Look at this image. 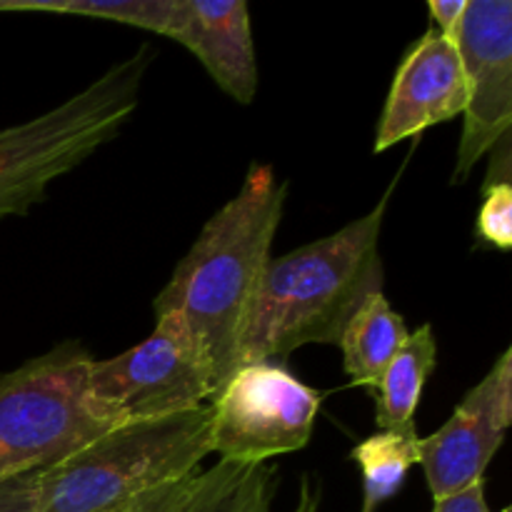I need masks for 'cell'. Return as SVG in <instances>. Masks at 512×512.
Listing matches in <instances>:
<instances>
[{
  "mask_svg": "<svg viewBox=\"0 0 512 512\" xmlns=\"http://www.w3.org/2000/svg\"><path fill=\"white\" fill-rule=\"evenodd\" d=\"M285 198L288 183L273 165H250L238 193L203 225L153 303L155 315L178 313L185 320L208 360L215 393L238 368Z\"/></svg>",
  "mask_w": 512,
  "mask_h": 512,
  "instance_id": "obj_1",
  "label": "cell"
},
{
  "mask_svg": "<svg viewBox=\"0 0 512 512\" xmlns=\"http://www.w3.org/2000/svg\"><path fill=\"white\" fill-rule=\"evenodd\" d=\"M390 195L393 185L363 218L270 260L238 365L278 363L305 345H338L358 305L383 290L380 230Z\"/></svg>",
  "mask_w": 512,
  "mask_h": 512,
  "instance_id": "obj_2",
  "label": "cell"
},
{
  "mask_svg": "<svg viewBox=\"0 0 512 512\" xmlns=\"http://www.w3.org/2000/svg\"><path fill=\"white\" fill-rule=\"evenodd\" d=\"M210 405L108 430L40 480L38 512H123L143 495L200 473Z\"/></svg>",
  "mask_w": 512,
  "mask_h": 512,
  "instance_id": "obj_3",
  "label": "cell"
},
{
  "mask_svg": "<svg viewBox=\"0 0 512 512\" xmlns=\"http://www.w3.org/2000/svg\"><path fill=\"white\" fill-rule=\"evenodd\" d=\"M153 58L143 45L48 113L0 128V218L28 215L53 180L118 138L138 110Z\"/></svg>",
  "mask_w": 512,
  "mask_h": 512,
  "instance_id": "obj_4",
  "label": "cell"
},
{
  "mask_svg": "<svg viewBox=\"0 0 512 512\" xmlns=\"http://www.w3.org/2000/svg\"><path fill=\"white\" fill-rule=\"evenodd\" d=\"M90 353L75 340L0 375V483L48 470L118 420L88 388Z\"/></svg>",
  "mask_w": 512,
  "mask_h": 512,
  "instance_id": "obj_5",
  "label": "cell"
},
{
  "mask_svg": "<svg viewBox=\"0 0 512 512\" xmlns=\"http://www.w3.org/2000/svg\"><path fill=\"white\" fill-rule=\"evenodd\" d=\"M88 388L125 425L203 408L213 400L215 380L185 320L158 313L143 343L115 358L90 360Z\"/></svg>",
  "mask_w": 512,
  "mask_h": 512,
  "instance_id": "obj_6",
  "label": "cell"
},
{
  "mask_svg": "<svg viewBox=\"0 0 512 512\" xmlns=\"http://www.w3.org/2000/svg\"><path fill=\"white\" fill-rule=\"evenodd\" d=\"M323 393L270 360L230 373L210 400V453L225 463L263 465L310 443Z\"/></svg>",
  "mask_w": 512,
  "mask_h": 512,
  "instance_id": "obj_7",
  "label": "cell"
},
{
  "mask_svg": "<svg viewBox=\"0 0 512 512\" xmlns=\"http://www.w3.org/2000/svg\"><path fill=\"white\" fill-rule=\"evenodd\" d=\"M468 88L458 160L450 183L463 185L475 165L510 135L512 3L468 0L453 33Z\"/></svg>",
  "mask_w": 512,
  "mask_h": 512,
  "instance_id": "obj_8",
  "label": "cell"
},
{
  "mask_svg": "<svg viewBox=\"0 0 512 512\" xmlns=\"http://www.w3.org/2000/svg\"><path fill=\"white\" fill-rule=\"evenodd\" d=\"M512 423V348L505 350L475 388L465 393L448 423L420 438L418 465L430 495L443 500L475 483L498 455Z\"/></svg>",
  "mask_w": 512,
  "mask_h": 512,
  "instance_id": "obj_9",
  "label": "cell"
},
{
  "mask_svg": "<svg viewBox=\"0 0 512 512\" xmlns=\"http://www.w3.org/2000/svg\"><path fill=\"white\" fill-rule=\"evenodd\" d=\"M465 103L468 88L458 48L453 38L430 28L400 60L375 130L373 150L383 153L458 118L465 113Z\"/></svg>",
  "mask_w": 512,
  "mask_h": 512,
  "instance_id": "obj_10",
  "label": "cell"
},
{
  "mask_svg": "<svg viewBox=\"0 0 512 512\" xmlns=\"http://www.w3.org/2000/svg\"><path fill=\"white\" fill-rule=\"evenodd\" d=\"M170 38L203 63L223 93L250 105L258 93L250 10L245 0H178Z\"/></svg>",
  "mask_w": 512,
  "mask_h": 512,
  "instance_id": "obj_11",
  "label": "cell"
},
{
  "mask_svg": "<svg viewBox=\"0 0 512 512\" xmlns=\"http://www.w3.org/2000/svg\"><path fill=\"white\" fill-rule=\"evenodd\" d=\"M435 365H438V340L433 325L425 323L408 335L400 353L390 360L375 383V423L380 430L418 435L415 413Z\"/></svg>",
  "mask_w": 512,
  "mask_h": 512,
  "instance_id": "obj_12",
  "label": "cell"
},
{
  "mask_svg": "<svg viewBox=\"0 0 512 512\" xmlns=\"http://www.w3.org/2000/svg\"><path fill=\"white\" fill-rule=\"evenodd\" d=\"M408 335L403 315L395 313L383 290L370 293L350 315L338 340L343 350V370L350 383L373 390Z\"/></svg>",
  "mask_w": 512,
  "mask_h": 512,
  "instance_id": "obj_13",
  "label": "cell"
},
{
  "mask_svg": "<svg viewBox=\"0 0 512 512\" xmlns=\"http://www.w3.org/2000/svg\"><path fill=\"white\" fill-rule=\"evenodd\" d=\"M278 468L270 463L238 465L218 460L200 470L178 512H273Z\"/></svg>",
  "mask_w": 512,
  "mask_h": 512,
  "instance_id": "obj_14",
  "label": "cell"
},
{
  "mask_svg": "<svg viewBox=\"0 0 512 512\" xmlns=\"http://www.w3.org/2000/svg\"><path fill=\"white\" fill-rule=\"evenodd\" d=\"M0 13L80 15L170 38L178 18V0H0Z\"/></svg>",
  "mask_w": 512,
  "mask_h": 512,
  "instance_id": "obj_15",
  "label": "cell"
},
{
  "mask_svg": "<svg viewBox=\"0 0 512 512\" xmlns=\"http://www.w3.org/2000/svg\"><path fill=\"white\" fill-rule=\"evenodd\" d=\"M420 435L380 430L353 448L350 458L363 473V512H378L383 503L400 493L408 470L418 465Z\"/></svg>",
  "mask_w": 512,
  "mask_h": 512,
  "instance_id": "obj_16",
  "label": "cell"
},
{
  "mask_svg": "<svg viewBox=\"0 0 512 512\" xmlns=\"http://www.w3.org/2000/svg\"><path fill=\"white\" fill-rule=\"evenodd\" d=\"M480 240L495 250H510L512 245V188L498 183L485 188V200L478 213Z\"/></svg>",
  "mask_w": 512,
  "mask_h": 512,
  "instance_id": "obj_17",
  "label": "cell"
},
{
  "mask_svg": "<svg viewBox=\"0 0 512 512\" xmlns=\"http://www.w3.org/2000/svg\"><path fill=\"white\" fill-rule=\"evenodd\" d=\"M45 470L18 475L0 483V512H38L40 480Z\"/></svg>",
  "mask_w": 512,
  "mask_h": 512,
  "instance_id": "obj_18",
  "label": "cell"
},
{
  "mask_svg": "<svg viewBox=\"0 0 512 512\" xmlns=\"http://www.w3.org/2000/svg\"><path fill=\"white\" fill-rule=\"evenodd\" d=\"M193 483H195V475H190V478L185 480H178V483L163 485V488L153 490V493L135 500L130 512H178L183 508Z\"/></svg>",
  "mask_w": 512,
  "mask_h": 512,
  "instance_id": "obj_19",
  "label": "cell"
},
{
  "mask_svg": "<svg viewBox=\"0 0 512 512\" xmlns=\"http://www.w3.org/2000/svg\"><path fill=\"white\" fill-rule=\"evenodd\" d=\"M433 512H493L485 500V480L460 490V493L448 495V498L435 500Z\"/></svg>",
  "mask_w": 512,
  "mask_h": 512,
  "instance_id": "obj_20",
  "label": "cell"
},
{
  "mask_svg": "<svg viewBox=\"0 0 512 512\" xmlns=\"http://www.w3.org/2000/svg\"><path fill=\"white\" fill-rule=\"evenodd\" d=\"M465 5H468V0H430L428 10L430 18H433V25H430V28L453 38L455 28H458L460 18H463L465 13Z\"/></svg>",
  "mask_w": 512,
  "mask_h": 512,
  "instance_id": "obj_21",
  "label": "cell"
},
{
  "mask_svg": "<svg viewBox=\"0 0 512 512\" xmlns=\"http://www.w3.org/2000/svg\"><path fill=\"white\" fill-rule=\"evenodd\" d=\"M293 512H323V493L310 475H303V480H300L298 503H295Z\"/></svg>",
  "mask_w": 512,
  "mask_h": 512,
  "instance_id": "obj_22",
  "label": "cell"
},
{
  "mask_svg": "<svg viewBox=\"0 0 512 512\" xmlns=\"http://www.w3.org/2000/svg\"><path fill=\"white\" fill-rule=\"evenodd\" d=\"M500 512H512V508H503Z\"/></svg>",
  "mask_w": 512,
  "mask_h": 512,
  "instance_id": "obj_23",
  "label": "cell"
},
{
  "mask_svg": "<svg viewBox=\"0 0 512 512\" xmlns=\"http://www.w3.org/2000/svg\"><path fill=\"white\" fill-rule=\"evenodd\" d=\"M130 508H133V505H130ZM130 508H128V510H123V512H130Z\"/></svg>",
  "mask_w": 512,
  "mask_h": 512,
  "instance_id": "obj_24",
  "label": "cell"
}]
</instances>
